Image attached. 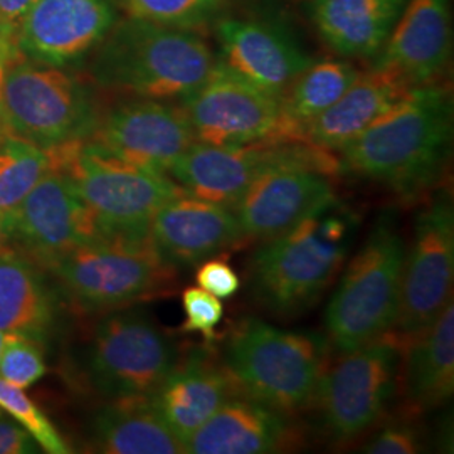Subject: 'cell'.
<instances>
[{
    "label": "cell",
    "mask_w": 454,
    "mask_h": 454,
    "mask_svg": "<svg viewBox=\"0 0 454 454\" xmlns=\"http://www.w3.org/2000/svg\"><path fill=\"white\" fill-rule=\"evenodd\" d=\"M223 365L236 392L288 416L313 404L328 365L326 343L247 318L226 341Z\"/></svg>",
    "instance_id": "cell-5"
},
{
    "label": "cell",
    "mask_w": 454,
    "mask_h": 454,
    "mask_svg": "<svg viewBox=\"0 0 454 454\" xmlns=\"http://www.w3.org/2000/svg\"><path fill=\"white\" fill-rule=\"evenodd\" d=\"M453 125L450 90L434 82L414 86L341 148L340 170L399 194H418L444 170L451 155Z\"/></svg>",
    "instance_id": "cell-1"
},
{
    "label": "cell",
    "mask_w": 454,
    "mask_h": 454,
    "mask_svg": "<svg viewBox=\"0 0 454 454\" xmlns=\"http://www.w3.org/2000/svg\"><path fill=\"white\" fill-rule=\"evenodd\" d=\"M406 243L392 215H380L343 271L325 311L328 340L352 352L392 332L399 313Z\"/></svg>",
    "instance_id": "cell-6"
},
{
    "label": "cell",
    "mask_w": 454,
    "mask_h": 454,
    "mask_svg": "<svg viewBox=\"0 0 454 454\" xmlns=\"http://www.w3.org/2000/svg\"><path fill=\"white\" fill-rule=\"evenodd\" d=\"M286 165L311 167L326 176L340 172V162L332 152L298 140H264L238 146L194 142L170 167L168 176L187 194L232 207L264 172Z\"/></svg>",
    "instance_id": "cell-11"
},
{
    "label": "cell",
    "mask_w": 454,
    "mask_h": 454,
    "mask_svg": "<svg viewBox=\"0 0 454 454\" xmlns=\"http://www.w3.org/2000/svg\"><path fill=\"white\" fill-rule=\"evenodd\" d=\"M0 409L19 422L46 453L66 454L71 451L46 414L34 404L24 389L5 382L4 379H0Z\"/></svg>",
    "instance_id": "cell-30"
},
{
    "label": "cell",
    "mask_w": 454,
    "mask_h": 454,
    "mask_svg": "<svg viewBox=\"0 0 454 454\" xmlns=\"http://www.w3.org/2000/svg\"><path fill=\"white\" fill-rule=\"evenodd\" d=\"M401 362V341L389 332L326 365L313 403L330 438L350 441L380 419L397 394Z\"/></svg>",
    "instance_id": "cell-10"
},
{
    "label": "cell",
    "mask_w": 454,
    "mask_h": 454,
    "mask_svg": "<svg viewBox=\"0 0 454 454\" xmlns=\"http://www.w3.org/2000/svg\"><path fill=\"white\" fill-rule=\"evenodd\" d=\"M37 0H0V20L19 22Z\"/></svg>",
    "instance_id": "cell-38"
},
{
    "label": "cell",
    "mask_w": 454,
    "mask_h": 454,
    "mask_svg": "<svg viewBox=\"0 0 454 454\" xmlns=\"http://www.w3.org/2000/svg\"><path fill=\"white\" fill-rule=\"evenodd\" d=\"M91 438L99 453H184L179 439L162 421L150 397L108 401L93 419Z\"/></svg>",
    "instance_id": "cell-26"
},
{
    "label": "cell",
    "mask_w": 454,
    "mask_h": 454,
    "mask_svg": "<svg viewBox=\"0 0 454 454\" xmlns=\"http://www.w3.org/2000/svg\"><path fill=\"white\" fill-rule=\"evenodd\" d=\"M2 120L5 135L49 150L88 138L98 114L93 98L76 78L58 66L22 56L5 74Z\"/></svg>",
    "instance_id": "cell-8"
},
{
    "label": "cell",
    "mask_w": 454,
    "mask_h": 454,
    "mask_svg": "<svg viewBox=\"0 0 454 454\" xmlns=\"http://www.w3.org/2000/svg\"><path fill=\"white\" fill-rule=\"evenodd\" d=\"M414 88L401 76L382 67L360 73L339 101L301 131L300 140L326 152H340Z\"/></svg>",
    "instance_id": "cell-23"
},
{
    "label": "cell",
    "mask_w": 454,
    "mask_h": 454,
    "mask_svg": "<svg viewBox=\"0 0 454 454\" xmlns=\"http://www.w3.org/2000/svg\"><path fill=\"white\" fill-rule=\"evenodd\" d=\"M195 281L202 290L217 296L219 300L232 298L241 288V279L238 273L227 264L226 261L215 260V258H209L200 262L195 273Z\"/></svg>",
    "instance_id": "cell-34"
},
{
    "label": "cell",
    "mask_w": 454,
    "mask_h": 454,
    "mask_svg": "<svg viewBox=\"0 0 454 454\" xmlns=\"http://www.w3.org/2000/svg\"><path fill=\"white\" fill-rule=\"evenodd\" d=\"M358 76L360 71L343 59L311 61L281 95L286 138L301 142L305 127L339 101Z\"/></svg>",
    "instance_id": "cell-27"
},
{
    "label": "cell",
    "mask_w": 454,
    "mask_h": 454,
    "mask_svg": "<svg viewBox=\"0 0 454 454\" xmlns=\"http://www.w3.org/2000/svg\"><path fill=\"white\" fill-rule=\"evenodd\" d=\"M290 439L292 427L286 414L236 394L195 431L184 453H278L288 446Z\"/></svg>",
    "instance_id": "cell-22"
},
{
    "label": "cell",
    "mask_w": 454,
    "mask_h": 454,
    "mask_svg": "<svg viewBox=\"0 0 454 454\" xmlns=\"http://www.w3.org/2000/svg\"><path fill=\"white\" fill-rule=\"evenodd\" d=\"M49 168L48 150L11 135L0 137V221L4 231Z\"/></svg>",
    "instance_id": "cell-29"
},
{
    "label": "cell",
    "mask_w": 454,
    "mask_h": 454,
    "mask_svg": "<svg viewBox=\"0 0 454 454\" xmlns=\"http://www.w3.org/2000/svg\"><path fill=\"white\" fill-rule=\"evenodd\" d=\"M5 234L16 236L48 262L84 244L106 239L74 184L52 168L22 200Z\"/></svg>",
    "instance_id": "cell-15"
},
{
    "label": "cell",
    "mask_w": 454,
    "mask_h": 454,
    "mask_svg": "<svg viewBox=\"0 0 454 454\" xmlns=\"http://www.w3.org/2000/svg\"><path fill=\"white\" fill-rule=\"evenodd\" d=\"M127 162L168 176L170 167L195 142L182 105L138 98L98 116L88 137Z\"/></svg>",
    "instance_id": "cell-14"
},
{
    "label": "cell",
    "mask_w": 454,
    "mask_h": 454,
    "mask_svg": "<svg viewBox=\"0 0 454 454\" xmlns=\"http://www.w3.org/2000/svg\"><path fill=\"white\" fill-rule=\"evenodd\" d=\"M354 236V214L333 197L266 239L249 266L254 300L285 318L313 307L340 270Z\"/></svg>",
    "instance_id": "cell-2"
},
{
    "label": "cell",
    "mask_w": 454,
    "mask_h": 454,
    "mask_svg": "<svg viewBox=\"0 0 454 454\" xmlns=\"http://www.w3.org/2000/svg\"><path fill=\"white\" fill-rule=\"evenodd\" d=\"M236 392L226 369L211 352L194 348L163 379L150 401L182 448Z\"/></svg>",
    "instance_id": "cell-21"
},
{
    "label": "cell",
    "mask_w": 454,
    "mask_h": 454,
    "mask_svg": "<svg viewBox=\"0 0 454 454\" xmlns=\"http://www.w3.org/2000/svg\"><path fill=\"white\" fill-rule=\"evenodd\" d=\"M4 236H5V231H4L2 221H0V251H2V241H4Z\"/></svg>",
    "instance_id": "cell-39"
},
{
    "label": "cell",
    "mask_w": 454,
    "mask_h": 454,
    "mask_svg": "<svg viewBox=\"0 0 454 454\" xmlns=\"http://www.w3.org/2000/svg\"><path fill=\"white\" fill-rule=\"evenodd\" d=\"M179 356L145 311L127 309L97 325L84 352V372L105 399L150 397Z\"/></svg>",
    "instance_id": "cell-9"
},
{
    "label": "cell",
    "mask_w": 454,
    "mask_h": 454,
    "mask_svg": "<svg viewBox=\"0 0 454 454\" xmlns=\"http://www.w3.org/2000/svg\"><path fill=\"white\" fill-rule=\"evenodd\" d=\"M130 17L182 29L209 22L221 0H120Z\"/></svg>",
    "instance_id": "cell-31"
},
{
    "label": "cell",
    "mask_w": 454,
    "mask_h": 454,
    "mask_svg": "<svg viewBox=\"0 0 454 454\" xmlns=\"http://www.w3.org/2000/svg\"><path fill=\"white\" fill-rule=\"evenodd\" d=\"M46 373V364L35 339L22 333H5L0 354V379L27 389Z\"/></svg>",
    "instance_id": "cell-32"
},
{
    "label": "cell",
    "mask_w": 454,
    "mask_h": 454,
    "mask_svg": "<svg viewBox=\"0 0 454 454\" xmlns=\"http://www.w3.org/2000/svg\"><path fill=\"white\" fill-rule=\"evenodd\" d=\"M421 450V434L411 426L386 427L364 448L371 454H414Z\"/></svg>",
    "instance_id": "cell-35"
},
{
    "label": "cell",
    "mask_w": 454,
    "mask_h": 454,
    "mask_svg": "<svg viewBox=\"0 0 454 454\" xmlns=\"http://www.w3.org/2000/svg\"><path fill=\"white\" fill-rule=\"evenodd\" d=\"M404 364V392L409 404L419 411L442 406L454 392L453 300L436 320L411 337Z\"/></svg>",
    "instance_id": "cell-25"
},
{
    "label": "cell",
    "mask_w": 454,
    "mask_h": 454,
    "mask_svg": "<svg viewBox=\"0 0 454 454\" xmlns=\"http://www.w3.org/2000/svg\"><path fill=\"white\" fill-rule=\"evenodd\" d=\"M451 0H407L373 67L389 69L411 86L433 84L451 58Z\"/></svg>",
    "instance_id": "cell-20"
},
{
    "label": "cell",
    "mask_w": 454,
    "mask_h": 454,
    "mask_svg": "<svg viewBox=\"0 0 454 454\" xmlns=\"http://www.w3.org/2000/svg\"><path fill=\"white\" fill-rule=\"evenodd\" d=\"M52 320V305L31 262L0 251V332L41 339Z\"/></svg>",
    "instance_id": "cell-28"
},
{
    "label": "cell",
    "mask_w": 454,
    "mask_h": 454,
    "mask_svg": "<svg viewBox=\"0 0 454 454\" xmlns=\"http://www.w3.org/2000/svg\"><path fill=\"white\" fill-rule=\"evenodd\" d=\"M17 29L19 22H7L0 20V137L5 135L4 120H2V95H4V82L9 67L22 58L19 44H17Z\"/></svg>",
    "instance_id": "cell-37"
},
{
    "label": "cell",
    "mask_w": 454,
    "mask_h": 454,
    "mask_svg": "<svg viewBox=\"0 0 454 454\" xmlns=\"http://www.w3.org/2000/svg\"><path fill=\"white\" fill-rule=\"evenodd\" d=\"M66 294L86 311L127 309L172 286L176 270L152 238L84 244L49 262Z\"/></svg>",
    "instance_id": "cell-7"
},
{
    "label": "cell",
    "mask_w": 454,
    "mask_h": 454,
    "mask_svg": "<svg viewBox=\"0 0 454 454\" xmlns=\"http://www.w3.org/2000/svg\"><path fill=\"white\" fill-rule=\"evenodd\" d=\"M35 439L0 409V454L37 453Z\"/></svg>",
    "instance_id": "cell-36"
},
{
    "label": "cell",
    "mask_w": 454,
    "mask_h": 454,
    "mask_svg": "<svg viewBox=\"0 0 454 454\" xmlns=\"http://www.w3.org/2000/svg\"><path fill=\"white\" fill-rule=\"evenodd\" d=\"M215 65L194 29L127 17L116 20L95 48L90 74L98 86L138 98L184 99Z\"/></svg>",
    "instance_id": "cell-3"
},
{
    "label": "cell",
    "mask_w": 454,
    "mask_h": 454,
    "mask_svg": "<svg viewBox=\"0 0 454 454\" xmlns=\"http://www.w3.org/2000/svg\"><path fill=\"white\" fill-rule=\"evenodd\" d=\"M150 238L174 268H192L241 243L244 234L231 207L184 191L155 212Z\"/></svg>",
    "instance_id": "cell-19"
},
{
    "label": "cell",
    "mask_w": 454,
    "mask_h": 454,
    "mask_svg": "<svg viewBox=\"0 0 454 454\" xmlns=\"http://www.w3.org/2000/svg\"><path fill=\"white\" fill-rule=\"evenodd\" d=\"M48 153L51 168L74 184L106 239H145L155 212L184 192L170 176L127 162L90 138Z\"/></svg>",
    "instance_id": "cell-4"
},
{
    "label": "cell",
    "mask_w": 454,
    "mask_h": 454,
    "mask_svg": "<svg viewBox=\"0 0 454 454\" xmlns=\"http://www.w3.org/2000/svg\"><path fill=\"white\" fill-rule=\"evenodd\" d=\"M407 0H309V12L325 44L341 58L373 59Z\"/></svg>",
    "instance_id": "cell-24"
},
{
    "label": "cell",
    "mask_w": 454,
    "mask_h": 454,
    "mask_svg": "<svg viewBox=\"0 0 454 454\" xmlns=\"http://www.w3.org/2000/svg\"><path fill=\"white\" fill-rule=\"evenodd\" d=\"M195 142L215 146L288 140L281 98L244 82L215 65L194 93L182 99Z\"/></svg>",
    "instance_id": "cell-12"
},
{
    "label": "cell",
    "mask_w": 454,
    "mask_h": 454,
    "mask_svg": "<svg viewBox=\"0 0 454 454\" xmlns=\"http://www.w3.org/2000/svg\"><path fill=\"white\" fill-rule=\"evenodd\" d=\"M182 305L185 311L184 332H197L207 340L215 339V328L223 322V301L209 292L199 288H187L182 293Z\"/></svg>",
    "instance_id": "cell-33"
},
{
    "label": "cell",
    "mask_w": 454,
    "mask_h": 454,
    "mask_svg": "<svg viewBox=\"0 0 454 454\" xmlns=\"http://www.w3.org/2000/svg\"><path fill=\"white\" fill-rule=\"evenodd\" d=\"M333 197L330 176L311 167L286 165L264 172L231 209L246 239L266 241Z\"/></svg>",
    "instance_id": "cell-17"
},
{
    "label": "cell",
    "mask_w": 454,
    "mask_h": 454,
    "mask_svg": "<svg viewBox=\"0 0 454 454\" xmlns=\"http://www.w3.org/2000/svg\"><path fill=\"white\" fill-rule=\"evenodd\" d=\"M116 20V0H37L19 20L17 44L24 58L61 67L97 48Z\"/></svg>",
    "instance_id": "cell-16"
},
{
    "label": "cell",
    "mask_w": 454,
    "mask_h": 454,
    "mask_svg": "<svg viewBox=\"0 0 454 454\" xmlns=\"http://www.w3.org/2000/svg\"><path fill=\"white\" fill-rule=\"evenodd\" d=\"M4 341H5V333L0 332V354H2V348H4Z\"/></svg>",
    "instance_id": "cell-40"
},
{
    "label": "cell",
    "mask_w": 454,
    "mask_h": 454,
    "mask_svg": "<svg viewBox=\"0 0 454 454\" xmlns=\"http://www.w3.org/2000/svg\"><path fill=\"white\" fill-rule=\"evenodd\" d=\"M217 63L246 82L279 97L313 61L283 29L254 19H223L215 27Z\"/></svg>",
    "instance_id": "cell-18"
},
{
    "label": "cell",
    "mask_w": 454,
    "mask_h": 454,
    "mask_svg": "<svg viewBox=\"0 0 454 454\" xmlns=\"http://www.w3.org/2000/svg\"><path fill=\"white\" fill-rule=\"evenodd\" d=\"M454 276V211L441 194L422 209L406 247L395 332L414 337L436 320L451 300Z\"/></svg>",
    "instance_id": "cell-13"
}]
</instances>
